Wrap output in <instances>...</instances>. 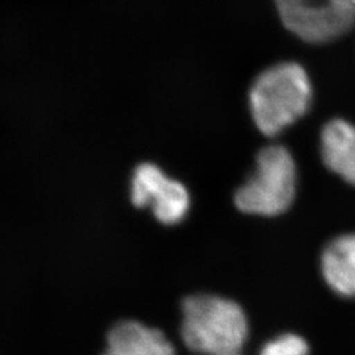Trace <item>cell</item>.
<instances>
[{
	"label": "cell",
	"instance_id": "cell-7",
	"mask_svg": "<svg viewBox=\"0 0 355 355\" xmlns=\"http://www.w3.org/2000/svg\"><path fill=\"white\" fill-rule=\"evenodd\" d=\"M321 157L330 171L355 186V127L334 119L321 130Z\"/></svg>",
	"mask_w": 355,
	"mask_h": 355
},
{
	"label": "cell",
	"instance_id": "cell-8",
	"mask_svg": "<svg viewBox=\"0 0 355 355\" xmlns=\"http://www.w3.org/2000/svg\"><path fill=\"white\" fill-rule=\"evenodd\" d=\"M321 271L333 291L355 297V234H345L328 243L321 255Z\"/></svg>",
	"mask_w": 355,
	"mask_h": 355
},
{
	"label": "cell",
	"instance_id": "cell-3",
	"mask_svg": "<svg viewBox=\"0 0 355 355\" xmlns=\"http://www.w3.org/2000/svg\"><path fill=\"white\" fill-rule=\"evenodd\" d=\"M297 171L291 153L283 145H268L257 155L254 173L234 195L236 207L249 215L278 216L296 195Z\"/></svg>",
	"mask_w": 355,
	"mask_h": 355
},
{
	"label": "cell",
	"instance_id": "cell-9",
	"mask_svg": "<svg viewBox=\"0 0 355 355\" xmlns=\"http://www.w3.org/2000/svg\"><path fill=\"white\" fill-rule=\"evenodd\" d=\"M309 346L296 334H283L266 343L259 355H308Z\"/></svg>",
	"mask_w": 355,
	"mask_h": 355
},
{
	"label": "cell",
	"instance_id": "cell-1",
	"mask_svg": "<svg viewBox=\"0 0 355 355\" xmlns=\"http://www.w3.org/2000/svg\"><path fill=\"white\" fill-rule=\"evenodd\" d=\"M312 96V83L302 64H272L254 79L249 91L254 124L267 137H275L309 111Z\"/></svg>",
	"mask_w": 355,
	"mask_h": 355
},
{
	"label": "cell",
	"instance_id": "cell-11",
	"mask_svg": "<svg viewBox=\"0 0 355 355\" xmlns=\"http://www.w3.org/2000/svg\"><path fill=\"white\" fill-rule=\"evenodd\" d=\"M354 3H355V0H354Z\"/></svg>",
	"mask_w": 355,
	"mask_h": 355
},
{
	"label": "cell",
	"instance_id": "cell-4",
	"mask_svg": "<svg viewBox=\"0 0 355 355\" xmlns=\"http://www.w3.org/2000/svg\"><path fill=\"white\" fill-rule=\"evenodd\" d=\"M280 20L309 44H328L355 26L354 0H275Z\"/></svg>",
	"mask_w": 355,
	"mask_h": 355
},
{
	"label": "cell",
	"instance_id": "cell-2",
	"mask_svg": "<svg viewBox=\"0 0 355 355\" xmlns=\"http://www.w3.org/2000/svg\"><path fill=\"white\" fill-rule=\"evenodd\" d=\"M182 337L202 355L240 353L248 338V318L241 306L215 295H192L183 302Z\"/></svg>",
	"mask_w": 355,
	"mask_h": 355
},
{
	"label": "cell",
	"instance_id": "cell-5",
	"mask_svg": "<svg viewBox=\"0 0 355 355\" xmlns=\"http://www.w3.org/2000/svg\"><path fill=\"white\" fill-rule=\"evenodd\" d=\"M132 203L137 208L152 205L159 223L175 225L190 209V195L180 182L166 177L159 167L142 164L132 180Z\"/></svg>",
	"mask_w": 355,
	"mask_h": 355
},
{
	"label": "cell",
	"instance_id": "cell-6",
	"mask_svg": "<svg viewBox=\"0 0 355 355\" xmlns=\"http://www.w3.org/2000/svg\"><path fill=\"white\" fill-rule=\"evenodd\" d=\"M103 355H177L173 343L158 329L137 321H123L108 334Z\"/></svg>",
	"mask_w": 355,
	"mask_h": 355
},
{
	"label": "cell",
	"instance_id": "cell-10",
	"mask_svg": "<svg viewBox=\"0 0 355 355\" xmlns=\"http://www.w3.org/2000/svg\"><path fill=\"white\" fill-rule=\"evenodd\" d=\"M225 355H241L240 353H236V354H225Z\"/></svg>",
	"mask_w": 355,
	"mask_h": 355
}]
</instances>
